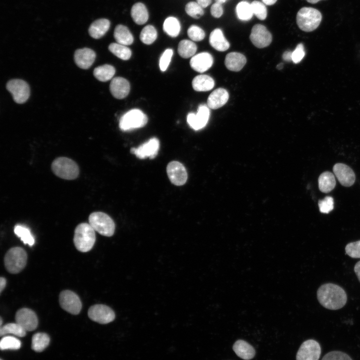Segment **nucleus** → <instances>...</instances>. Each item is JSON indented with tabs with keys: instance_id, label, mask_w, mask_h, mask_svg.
<instances>
[{
	"instance_id": "1",
	"label": "nucleus",
	"mask_w": 360,
	"mask_h": 360,
	"mask_svg": "<svg viewBox=\"0 0 360 360\" xmlns=\"http://www.w3.org/2000/svg\"><path fill=\"white\" fill-rule=\"evenodd\" d=\"M317 298L322 306L332 310L342 308L347 301L344 290L339 286L332 283L324 284L318 288Z\"/></svg>"
},
{
	"instance_id": "2",
	"label": "nucleus",
	"mask_w": 360,
	"mask_h": 360,
	"mask_svg": "<svg viewBox=\"0 0 360 360\" xmlns=\"http://www.w3.org/2000/svg\"><path fill=\"white\" fill-rule=\"evenodd\" d=\"M95 232L89 223L78 224L75 228L74 236L76 248L82 252L90 251L96 242Z\"/></svg>"
},
{
	"instance_id": "3",
	"label": "nucleus",
	"mask_w": 360,
	"mask_h": 360,
	"mask_svg": "<svg viewBox=\"0 0 360 360\" xmlns=\"http://www.w3.org/2000/svg\"><path fill=\"white\" fill-rule=\"evenodd\" d=\"M322 19L320 12L313 8L303 7L297 13L296 20L298 28L302 30L310 32L316 30Z\"/></svg>"
},
{
	"instance_id": "4",
	"label": "nucleus",
	"mask_w": 360,
	"mask_h": 360,
	"mask_svg": "<svg viewBox=\"0 0 360 360\" xmlns=\"http://www.w3.org/2000/svg\"><path fill=\"white\" fill-rule=\"evenodd\" d=\"M53 172L58 177L64 180L76 178L79 174V167L72 160L66 157H59L52 164Z\"/></svg>"
},
{
	"instance_id": "5",
	"label": "nucleus",
	"mask_w": 360,
	"mask_h": 360,
	"mask_svg": "<svg viewBox=\"0 0 360 360\" xmlns=\"http://www.w3.org/2000/svg\"><path fill=\"white\" fill-rule=\"evenodd\" d=\"M27 258L26 252L22 248L14 247L10 248L4 258L6 270L14 274L20 272L25 267Z\"/></svg>"
},
{
	"instance_id": "6",
	"label": "nucleus",
	"mask_w": 360,
	"mask_h": 360,
	"mask_svg": "<svg viewBox=\"0 0 360 360\" xmlns=\"http://www.w3.org/2000/svg\"><path fill=\"white\" fill-rule=\"evenodd\" d=\"M88 222L95 231L104 236H111L114 234V222L106 213L101 212H92L89 216Z\"/></svg>"
},
{
	"instance_id": "7",
	"label": "nucleus",
	"mask_w": 360,
	"mask_h": 360,
	"mask_svg": "<svg viewBox=\"0 0 360 360\" xmlns=\"http://www.w3.org/2000/svg\"><path fill=\"white\" fill-rule=\"evenodd\" d=\"M148 120L146 115L139 109H132L125 113L119 120L120 128L122 131L142 128Z\"/></svg>"
},
{
	"instance_id": "8",
	"label": "nucleus",
	"mask_w": 360,
	"mask_h": 360,
	"mask_svg": "<svg viewBox=\"0 0 360 360\" xmlns=\"http://www.w3.org/2000/svg\"><path fill=\"white\" fill-rule=\"evenodd\" d=\"M6 88L12 94L14 102L18 104L24 103L30 96L29 86L22 80H10L6 84Z\"/></svg>"
},
{
	"instance_id": "9",
	"label": "nucleus",
	"mask_w": 360,
	"mask_h": 360,
	"mask_svg": "<svg viewBox=\"0 0 360 360\" xmlns=\"http://www.w3.org/2000/svg\"><path fill=\"white\" fill-rule=\"evenodd\" d=\"M61 307L72 314H78L82 308V304L78 296L70 290L62 291L59 296Z\"/></svg>"
},
{
	"instance_id": "10",
	"label": "nucleus",
	"mask_w": 360,
	"mask_h": 360,
	"mask_svg": "<svg viewBox=\"0 0 360 360\" xmlns=\"http://www.w3.org/2000/svg\"><path fill=\"white\" fill-rule=\"evenodd\" d=\"M321 354L320 344L314 340H308L300 346L296 360H318Z\"/></svg>"
},
{
	"instance_id": "11",
	"label": "nucleus",
	"mask_w": 360,
	"mask_h": 360,
	"mask_svg": "<svg viewBox=\"0 0 360 360\" xmlns=\"http://www.w3.org/2000/svg\"><path fill=\"white\" fill-rule=\"evenodd\" d=\"M88 314L92 320L101 324H106L112 322L116 316L112 310L107 306L101 304L90 306Z\"/></svg>"
},
{
	"instance_id": "12",
	"label": "nucleus",
	"mask_w": 360,
	"mask_h": 360,
	"mask_svg": "<svg viewBox=\"0 0 360 360\" xmlns=\"http://www.w3.org/2000/svg\"><path fill=\"white\" fill-rule=\"evenodd\" d=\"M168 177L172 184L180 186L185 184L188 179V173L184 166L178 161L169 162L166 167Z\"/></svg>"
},
{
	"instance_id": "13",
	"label": "nucleus",
	"mask_w": 360,
	"mask_h": 360,
	"mask_svg": "<svg viewBox=\"0 0 360 360\" xmlns=\"http://www.w3.org/2000/svg\"><path fill=\"white\" fill-rule=\"evenodd\" d=\"M250 38L256 47L264 48L270 44L272 36L265 26L261 24H256L252 28Z\"/></svg>"
},
{
	"instance_id": "14",
	"label": "nucleus",
	"mask_w": 360,
	"mask_h": 360,
	"mask_svg": "<svg viewBox=\"0 0 360 360\" xmlns=\"http://www.w3.org/2000/svg\"><path fill=\"white\" fill-rule=\"evenodd\" d=\"M159 149V140L156 138H152L138 147L132 148L130 152L140 159H144L146 158L153 159L157 156Z\"/></svg>"
},
{
	"instance_id": "15",
	"label": "nucleus",
	"mask_w": 360,
	"mask_h": 360,
	"mask_svg": "<svg viewBox=\"0 0 360 360\" xmlns=\"http://www.w3.org/2000/svg\"><path fill=\"white\" fill-rule=\"evenodd\" d=\"M16 322L26 331L34 330L38 325V319L35 312L28 308L18 310L15 316Z\"/></svg>"
},
{
	"instance_id": "16",
	"label": "nucleus",
	"mask_w": 360,
	"mask_h": 360,
	"mask_svg": "<svg viewBox=\"0 0 360 360\" xmlns=\"http://www.w3.org/2000/svg\"><path fill=\"white\" fill-rule=\"evenodd\" d=\"M210 110L206 106L200 105L196 114L190 112L187 116V122L192 129L198 130L204 128L208 123Z\"/></svg>"
},
{
	"instance_id": "17",
	"label": "nucleus",
	"mask_w": 360,
	"mask_h": 360,
	"mask_svg": "<svg viewBox=\"0 0 360 360\" xmlns=\"http://www.w3.org/2000/svg\"><path fill=\"white\" fill-rule=\"evenodd\" d=\"M333 172L338 182L344 186H350L354 182L356 175L353 170L348 166L337 163L333 166Z\"/></svg>"
},
{
	"instance_id": "18",
	"label": "nucleus",
	"mask_w": 360,
	"mask_h": 360,
	"mask_svg": "<svg viewBox=\"0 0 360 360\" xmlns=\"http://www.w3.org/2000/svg\"><path fill=\"white\" fill-rule=\"evenodd\" d=\"M191 68L199 72L208 70L213 64L212 56L206 52H203L194 56L190 60Z\"/></svg>"
},
{
	"instance_id": "19",
	"label": "nucleus",
	"mask_w": 360,
	"mask_h": 360,
	"mask_svg": "<svg viewBox=\"0 0 360 360\" xmlns=\"http://www.w3.org/2000/svg\"><path fill=\"white\" fill-rule=\"evenodd\" d=\"M96 54L94 52L89 48L77 50L74 54L76 64L82 69H88L94 63Z\"/></svg>"
},
{
	"instance_id": "20",
	"label": "nucleus",
	"mask_w": 360,
	"mask_h": 360,
	"mask_svg": "<svg viewBox=\"0 0 360 360\" xmlns=\"http://www.w3.org/2000/svg\"><path fill=\"white\" fill-rule=\"evenodd\" d=\"M110 90L112 94L116 98L122 99L129 94L130 84L129 82L122 77L114 78L110 84Z\"/></svg>"
},
{
	"instance_id": "21",
	"label": "nucleus",
	"mask_w": 360,
	"mask_h": 360,
	"mask_svg": "<svg viewBox=\"0 0 360 360\" xmlns=\"http://www.w3.org/2000/svg\"><path fill=\"white\" fill-rule=\"evenodd\" d=\"M228 98L229 94L227 90L222 88H218L210 94L208 98L207 104L212 109H218L224 106Z\"/></svg>"
},
{
	"instance_id": "22",
	"label": "nucleus",
	"mask_w": 360,
	"mask_h": 360,
	"mask_svg": "<svg viewBox=\"0 0 360 360\" xmlns=\"http://www.w3.org/2000/svg\"><path fill=\"white\" fill-rule=\"evenodd\" d=\"M246 62V59L242 54L232 52L226 54L224 64L226 68L234 72H238L244 66Z\"/></svg>"
},
{
	"instance_id": "23",
	"label": "nucleus",
	"mask_w": 360,
	"mask_h": 360,
	"mask_svg": "<svg viewBox=\"0 0 360 360\" xmlns=\"http://www.w3.org/2000/svg\"><path fill=\"white\" fill-rule=\"evenodd\" d=\"M209 42L212 47L220 52L226 51L230 47V43L220 28H216L211 32Z\"/></svg>"
},
{
	"instance_id": "24",
	"label": "nucleus",
	"mask_w": 360,
	"mask_h": 360,
	"mask_svg": "<svg viewBox=\"0 0 360 360\" xmlns=\"http://www.w3.org/2000/svg\"><path fill=\"white\" fill-rule=\"evenodd\" d=\"M232 348L238 356L245 360L252 359L256 354L254 348L246 342L241 340L234 342Z\"/></svg>"
},
{
	"instance_id": "25",
	"label": "nucleus",
	"mask_w": 360,
	"mask_h": 360,
	"mask_svg": "<svg viewBox=\"0 0 360 360\" xmlns=\"http://www.w3.org/2000/svg\"><path fill=\"white\" fill-rule=\"evenodd\" d=\"M110 22L106 18L98 19L90 26L88 32L93 38L98 39L103 36L110 27Z\"/></svg>"
},
{
	"instance_id": "26",
	"label": "nucleus",
	"mask_w": 360,
	"mask_h": 360,
	"mask_svg": "<svg viewBox=\"0 0 360 360\" xmlns=\"http://www.w3.org/2000/svg\"><path fill=\"white\" fill-rule=\"evenodd\" d=\"M130 14L134 22L138 25L144 24L148 19V10L142 2H137L132 6Z\"/></svg>"
},
{
	"instance_id": "27",
	"label": "nucleus",
	"mask_w": 360,
	"mask_h": 360,
	"mask_svg": "<svg viewBox=\"0 0 360 360\" xmlns=\"http://www.w3.org/2000/svg\"><path fill=\"white\" fill-rule=\"evenodd\" d=\"M214 86L212 78L206 74L196 76L192 81L193 88L197 92H206L211 90Z\"/></svg>"
},
{
	"instance_id": "28",
	"label": "nucleus",
	"mask_w": 360,
	"mask_h": 360,
	"mask_svg": "<svg viewBox=\"0 0 360 360\" xmlns=\"http://www.w3.org/2000/svg\"><path fill=\"white\" fill-rule=\"evenodd\" d=\"M117 43L124 46L130 45L134 42V37L129 29L125 26L118 24L116 26L114 34Z\"/></svg>"
},
{
	"instance_id": "29",
	"label": "nucleus",
	"mask_w": 360,
	"mask_h": 360,
	"mask_svg": "<svg viewBox=\"0 0 360 360\" xmlns=\"http://www.w3.org/2000/svg\"><path fill=\"white\" fill-rule=\"evenodd\" d=\"M319 190L322 192L328 193L335 187L336 182L334 174L330 172H322L318 179Z\"/></svg>"
},
{
	"instance_id": "30",
	"label": "nucleus",
	"mask_w": 360,
	"mask_h": 360,
	"mask_svg": "<svg viewBox=\"0 0 360 360\" xmlns=\"http://www.w3.org/2000/svg\"><path fill=\"white\" fill-rule=\"evenodd\" d=\"M116 70L113 66L106 64L96 68L94 75L98 80L104 82L111 80Z\"/></svg>"
},
{
	"instance_id": "31",
	"label": "nucleus",
	"mask_w": 360,
	"mask_h": 360,
	"mask_svg": "<svg viewBox=\"0 0 360 360\" xmlns=\"http://www.w3.org/2000/svg\"><path fill=\"white\" fill-rule=\"evenodd\" d=\"M181 29L180 24L175 17L167 18L163 24V30L169 36L175 38L180 34Z\"/></svg>"
},
{
	"instance_id": "32",
	"label": "nucleus",
	"mask_w": 360,
	"mask_h": 360,
	"mask_svg": "<svg viewBox=\"0 0 360 360\" xmlns=\"http://www.w3.org/2000/svg\"><path fill=\"white\" fill-rule=\"evenodd\" d=\"M196 50V44L190 40H182L178 45V53L181 57L184 58L194 56Z\"/></svg>"
},
{
	"instance_id": "33",
	"label": "nucleus",
	"mask_w": 360,
	"mask_h": 360,
	"mask_svg": "<svg viewBox=\"0 0 360 360\" xmlns=\"http://www.w3.org/2000/svg\"><path fill=\"white\" fill-rule=\"evenodd\" d=\"M50 338L49 336L43 332L35 334L32 341V348L37 352L44 350L48 345Z\"/></svg>"
},
{
	"instance_id": "34",
	"label": "nucleus",
	"mask_w": 360,
	"mask_h": 360,
	"mask_svg": "<svg viewBox=\"0 0 360 360\" xmlns=\"http://www.w3.org/2000/svg\"><path fill=\"white\" fill-rule=\"evenodd\" d=\"M109 50L122 60H128L132 55V51L126 46L118 43H112L108 46Z\"/></svg>"
},
{
	"instance_id": "35",
	"label": "nucleus",
	"mask_w": 360,
	"mask_h": 360,
	"mask_svg": "<svg viewBox=\"0 0 360 360\" xmlns=\"http://www.w3.org/2000/svg\"><path fill=\"white\" fill-rule=\"evenodd\" d=\"M236 13L240 20H249L254 14L251 4L246 1L240 2L236 6Z\"/></svg>"
},
{
	"instance_id": "36",
	"label": "nucleus",
	"mask_w": 360,
	"mask_h": 360,
	"mask_svg": "<svg viewBox=\"0 0 360 360\" xmlns=\"http://www.w3.org/2000/svg\"><path fill=\"white\" fill-rule=\"evenodd\" d=\"M26 330L18 324L9 323L1 326L0 336H3L6 334H12L20 337L24 336Z\"/></svg>"
},
{
	"instance_id": "37",
	"label": "nucleus",
	"mask_w": 360,
	"mask_h": 360,
	"mask_svg": "<svg viewBox=\"0 0 360 360\" xmlns=\"http://www.w3.org/2000/svg\"><path fill=\"white\" fill-rule=\"evenodd\" d=\"M157 35L156 28L152 25H147L142 30L140 38L144 44H150L156 40Z\"/></svg>"
},
{
	"instance_id": "38",
	"label": "nucleus",
	"mask_w": 360,
	"mask_h": 360,
	"mask_svg": "<svg viewBox=\"0 0 360 360\" xmlns=\"http://www.w3.org/2000/svg\"><path fill=\"white\" fill-rule=\"evenodd\" d=\"M14 232L24 244H28L31 246L34 244V238L28 228L21 225H16L14 227Z\"/></svg>"
},
{
	"instance_id": "39",
	"label": "nucleus",
	"mask_w": 360,
	"mask_h": 360,
	"mask_svg": "<svg viewBox=\"0 0 360 360\" xmlns=\"http://www.w3.org/2000/svg\"><path fill=\"white\" fill-rule=\"evenodd\" d=\"M21 346V342L14 336H6L2 338L0 342L1 350H18Z\"/></svg>"
},
{
	"instance_id": "40",
	"label": "nucleus",
	"mask_w": 360,
	"mask_h": 360,
	"mask_svg": "<svg viewBox=\"0 0 360 360\" xmlns=\"http://www.w3.org/2000/svg\"><path fill=\"white\" fill-rule=\"evenodd\" d=\"M203 8L197 2H189L185 6L186 13L196 19H198L204 15Z\"/></svg>"
},
{
	"instance_id": "41",
	"label": "nucleus",
	"mask_w": 360,
	"mask_h": 360,
	"mask_svg": "<svg viewBox=\"0 0 360 360\" xmlns=\"http://www.w3.org/2000/svg\"><path fill=\"white\" fill-rule=\"evenodd\" d=\"M251 6L254 14L260 20L266 19L267 16V10L263 2L254 0L251 3Z\"/></svg>"
},
{
	"instance_id": "42",
	"label": "nucleus",
	"mask_w": 360,
	"mask_h": 360,
	"mask_svg": "<svg viewBox=\"0 0 360 360\" xmlns=\"http://www.w3.org/2000/svg\"><path fill=\"white\" fill-rule=\"evenodd\" d=\"M187 34L188 37L194 41L202 40L205 37L204 30L196 25H192L188 30Z\"/></svg>"
},
{
	"instance_id": "43",
	"label": "nucleus",
	"mask_w": 360,
	"mask_h": 360,
	"mask_svg": "<svg viewBox=\"0 0 360 360\" xmlns=\"http://www.w3.org/2000/svg\"><path fill=\"white\" fill-rule=\"evenodd\" d=\"M334 204L333 198L330 196H326L318 201L320 211L322 213L328 214L333 210Z\"/></svg>"
},
{
	"instance_id": "44",
	"label": "nucleus",
	"mask_w": 360,
	"mask_h": 360,
	"mask_svg": "<svg viewBox=\"0 0 360 360\" xmlns=\"http://www.w3.org/2000/svg\"><path fill=\"white\" fill-rule=\"evenodd\" d=\"M172 55L173 50L170 48L166 50L162 54L160 58L159 66L160 70L162 72H164L167 69L171 61Z\"/></svg>"
},
{
	"instance_id": "45",
	"label": "nucleus",
	"mask_w": 360,
	"mask_h": 360,
	"mask_svg": "<svg viewBox=\"0 0 360 360\" xmlns=\"http://www.w3.org/2000/svg\"><path fill=\"white\" fill-rule=\"evenodd\" d=\"M346 254L352 258H360V240L352 242L345 247Z\"/></svg>"
},
{
	"instance_id": "46",
	"label": "nucleus",
	"mask_w": 360,
	"mask_h": 360,
	"mask_svg": "<svg viewBox=\"0 0 360 360\" xmlns=\"http://www.w3.org/2000/svg\"><path fill=\"white\" fill-rule=\"evenodd\" d=\"M322 360H352V358L346 353L334 350L326 354L322 358Z\"/></svg>"
},
{
	"instance_id": "47",
	"label": "nucleus",
	"mask_w": 360,
	"mask_h": 360,
	"mask_svg": "<svg viewBox=\"0 0 360 360\" xmlns=\"http://www.w3.org/2000/svg\"><path fill=\"white\" fill-rule=\"evenodd\" d=\"M305 51L302 44L300 43L297 45L295 50L292 52V61L294 64L299 63L304 58Z\"/></svg>"
},
{
	"instance_id": "48",
	"label": "nucleus",
	"mask_w": 360,
	"mask_h": 360,
	"mask_svg": "<svg viewBox=\"0 0 360 360\" xmlns=\"http://www.w3.org/2000/svg\"><path fill=\"white\" fill-rule=\"evenodd\" d=\"M211 14L216 18H220L223 14V8L221 4L215 2L210 8Z\"/></svg>"
},
{
	"instance_id": "49",
	"label": "nucleus",
	"mask_w": 360,
	"mask_h": 360,
	"mask_svg": "<svg viewBox=\"0 0 360 360\" xmlns=\"http://www.w3.org/2000/svg\"><path fill=\"white\" fill-rule=\"evenodd\" d=\"M282 58L286 62L292 61V52L286 51L282 54Z\"/></svg>"
},
{
	"instance_id": "50",
	"label": "nucleus",
	"mask_w": 360,
	"mask_h": 360,
	"mask_svg": "<svg viewBox=\"0 0 360 360\" xmlns=\"http://www.w3.org/2000/svg\"><path fill=\"white\" fill-rule=\"evenodd\" d=\"M196 2L202 8H206L211 4L212 0H196Z\"/></svg>"
},
{
	"instance_id": "51",
	"label": "nucleus",
	"mask_w": 360,
	"mask_h": 360,
	"mask_svg": "<svg viewBox=\"0 0 360 360\" xmlns=\"http://www.w3.org/2000/svg\"><path fill=\"white\" fill-rule=\"evenodd\" d=\"M354 271L360 282V261L356 263L354 267Z\"/></svg>"
},
{
	"instance_id": "52",
	"label": "nucleus",
	"mask_w": 360,
	"mask_h": 360,
	"mask_svg": "<svg viewBox=\"0 0 360 360\" xmlns=\"http://www.w3.org/2000/svg\"><path fill=\"white\" fill-rule=\"evenodd\" d=\"M6 280L4 278L1 277L0 278V292L2 293V290L6 286Z\"/></svg>"
},
{
	"instance_id": "53",
	"label": "nucleus",
	"mask_w": 360,
	"mask_h": 360,
	"mask_svg": "<svg viewBox=\"0 0 360 360\" xmlns=\"http://www.w3.org/2000/svg\"><path fill=\"white\" fill-rule=\"evenodd\" d=\"M277 0H262V2L266 5L271 6L274 4Z\"/></svg>"
},
{
	"instance_id": "54",
	"label": "nucleus",
	"mask_w": 360,
	"mask_h": 360,
	"mask_svg": "<svg viewBox=\"0 0 360 360\" xmlns=\"http://www.w3.org/2000/svg\"><path fill=\"white\" fill-rule=\"evenodd\" d=\"M308 2L311 4H316L322 0H306Z\"/></svg>"
},
{
	"instance_id": "55",
	"label": "nucleus",
	"mask_w": 360,
	"mask_h": 360,
	"mask_svg": "<svg viewBox=\"0 0 360 360\" xmlns=\"http://www.w3.org/2000/svg\"><path fill=\"white\" fill-rule=\"evenodd\" d=\"M226 0H215L216 2L222 4L226 2Z\"/></svg>"
},
{
	"instance_id": "56",
	"label": "nucleus",
	"mask_w": 360,
	"mask_h": 360,
	"mask_svg": "<svg viewBox=\"0 0 360 360\" xmlns=\"http://www.w3.org/2000/svg\"><path fill=\"white\" fill-rule=\"evenodd\" d=\"M283 68V64L281 63L277 66V68L279 70L282 69Z\"/></svg>"
},
{
	"instance_id": "57",
	"label": "nucleus",
	"mask_w": 360,
	"mask_h": 360,
	"mask_svg": "<svg viewBox=\"0 0 360 360\" xmlns=\"http://www.w3.org/2000/svg\"><path fill=\"white\" fill-rule=\"evenodd\" d=\"M0 327H1V326H2V317H0Z\"/></svg>"
},
{
	"instance_id": "58",
	"label": "nucleus",
	"mask_w": 360,
	"mask_h": 360,
	"mask_svg": "<svg viewBox=\"0 0 360 360\" xmlns=\"http://www.w3.org/2000/svg\"></svg>"
}]
</instances>
